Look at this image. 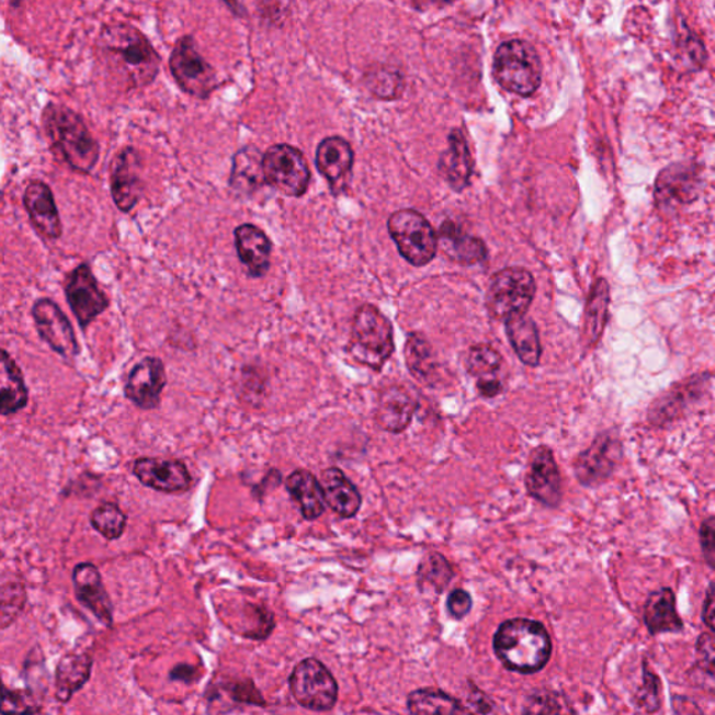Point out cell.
Returning a JSON list of instances; mask_svg holds the SVG:
<instances>
[{
    "label": "cell",
    "mask_w": 715,
    "mask_h": 715,
    "mask_svg": "<svg viewBox=\"0 0 715 715\" xmlns=\"http://www.w3.org/2000/svg\"><path fill=\"white\" fill-rule=\"evenodd\" d=\"M101 58L127 89L152 83L160 70V56L150 41L129 24H112L99 41Z\"/></svg>",
    "instance_id": "cell-1"
},
{
    "label": "cell",
    "mask_w": 715,
    "mask_h": 715,
    "mask_svg": "<svg viewBox=\"0 0 715 715\" xmlns=\"http://www.w3.org/2000/svg\"><path fill=\"white\" fill-rule=\"evenodd\" d=\"M493 650L510 671L530 676L549 662L553 640L543 623L515 617L499 626L493 637Z\"/></svg>",
    "instance_id": "cell-2"
},
{
    "label": "cell",
    "mask_w": 715,
    "mask_h": 715,
    "mask_svg": "<svg viewBox=\"0 0 715 715\" xmlns=\"http://www.w3.org/2000/svg\"><path fill=\"white\" fill-rule=\"evenodd\" d=\"M45 130L58 156L71 170L90 173L100 158V146L76 112L49 105L44 114Z\"/></svg>",
    "instance_id": "cell-3"
},
{
    "label": "cell",
    "mask_w": 715,
    "mask_h": 715,
    "mask_svg": "<svg viewBox=\"0 0 715 715\" xmlns=\"http://www.w3.org/2000/svg\"><path fill=\"white\" fill-rule=\"evenodd\" d=\"M393 325L375 305H362L352 319L350 352L361 365L382 371L395 352Z\"/></svg>",
    "instance_id": "cell-4"
},
{
    "label": "cell",
    "mask_w": 715,
    "mask_h": 715,
    "mask_svg": "<svg viewBox=\"0 0 715 715\" xmlns=\"http://www.w3.org/2000/svg\"><path fill=\"white\" fill-rule=\"evenodd\" d=\"M493 76L509 93L530 97L540 89L543 64L533 45L523 39L506 41L495 54Z\"/></svg>",
    "instance_id": "cell-5"
},
{
    "label": "cell",
    "mask_w": 715,
    "mask_h": 715,
    "mask_svg": "<svg viewBox=\"0 0 715 715\" xmlns=\"http://www.w3.org/2000/svg\"><path fill=\"white\" fill-rule=\"evenodd\" d=\"M535 293V280L529 270L521 268L500 270L490 280L488 287L489 315L500 321L525 315L533 304Z\"/></svg>",
    "instance_id": "cell-6"
},
{
    "label": "cell",
    "mask_w": 715,
    "mask_h": 715,
    "mask_svg": "<svg viewBox=\"0 0 715 715\" xmlns=\"http://www.w3.org/2000/svg\"><path fill=\"white\" fill-rule=\"evenodd\" d=\"M390 237L398 252L408 263L421 268L436 257L439 241L435 229L421 213L402 208L393 213L387 222Z\"/></svg>",
    "instance_id": "cell-7"
},
{
    "label": "cell",
    "mask_w": 715,
    "mask_h": 715,
    "mask_svg": "<svg viewBox=\"0 0 715 715\" xmlns=\"http://www.w3.org/2000/svg\"><path fill=\"white\" fill-rule=\"evenodd\" d=\"M290 691L296 703L310 712H330L339 700V683L324 662L306 658L290 677Z\"/></svg>",
    "instance_id": "cell-8"
},
{
    "label": "cell",
    "mask_w": 715,
    "mask_h": 715,
    "mask_svg": "<svg viewBox=\"0 0 715 715\" xmlns=\"http://www.w3.org/2000/svg\"><path fill=\"white\" fill-rule=\"evenodd\" d=\"M265 185L288 197L304 196L310 182V170L303 151L290 145H275L263 155Z\"/></svg>",
    "instance_id": "cell-9"
},
{
    "label": "cell",
    "mask_w": 715,
    "mask_h": 715,
    "mask_svg": "<svg viewBox=\"0 0 715 715\" xmlns=\"http://www.w3.org/2000/svg\"><path fill=\"white\" fill-rule=\"evenodd\" d=\"M170 68L182 91L197 99H207L217 87L216 71L197 53L192 37L178 41L172 50Z\"/></svg>",
    "instance_id": "cell-10"
},
{
    "label": "cell",
    "mask_w": 715,
    "mask_h": 715,
    "mask_svg": "<svg viewBox=\"0 0 715 715\" xmlns=\"http://www.w3.org/2000/svg\"><path fill=\"white\" fill-rule=\"evenodd\" d=\"M66 299L83 329L109 308L110 299L99 287L89 264H81L66 280Z\"/></svg>",
    "instance_id": "cell-11"
},
{
    "label": "cell",
    "mask_w": 715,
    "mask_h": 715,
    "mask_svg": "<svg viewBox=\"0 0 715 715\" xmlns=\"http://www.w3.org/2000/svg\"><path fill=\"white\" fill-rule=\"evenodd\" d=\"M622 446L617 438L600 435L591 446L576 458L575 473L585 487H599L614 474L621 462Z\"/></svg>",
    "instance_id": "cell-12"
},
{
    "label": "cell",
    "mask_w": 715,
    "mask_h": 715,
    "mask_svg": "<svg viewBox=\"0 0 715 715\" xmlns=\"http://www.w3.org/2000/svg\"><path fill=\"white\" fill-rule=\"evenodd\" d=\"M33 316L41 339L50 349L65 358L79 354L73 326L58 305L50 299H38L33 306Z\"/></svg>",
    "instance_id": "cell-13"
},
{
    "label": "cell",
    "mask_w": 715,
    "mask_h": 715,
    "mask_svg": "<svg viewBox=\"0 0 715 715\" xmlns=\"http://www.w3.org/2000/svg\"><path fill=\"white\" fill-rule=\"evenodd\" d=\"M167 386V372L163 362L147 356L133 367L125 386V395L141 410H155L160 406L161 395Z\"/></svg>",
    "instance_id": "cell-14"
},
{
    "label": "cell",
    "mask_w": 715,
    "mask_h": 715,
    "mask_svg": "<svg viewBox=\"0 0 715 715\" xmlns=\"http://www.w3.org/2000/svg\"><path fill=\"white\" fill-rule=\"evenodd\" d=\"M354 150L342 137H326L316 150V167L329 182L333 195L340 196L350 185L352 167H354Z\"/></svg>",
    "instance_id": "cell-15"
},
{
    "label": "cell",
    "mask_w": 715,
    "mask_h": 715,
    "mask_svg": "<svg viewBox=\"0 0 715 715\" xmlns=\"http://www.w3.org/2000/svg\"><path fill=\"white\" fill-rule=\"evenodd\" d=\"M529 493L546 508H556L561 502V477L553 451L546 446L536 447L531 456L525 477Z\"/></svg>",
    "instance_id": "cell-16"
},
{
    "label": "cell",
    "mask_w": 715,
    "mask_h": 715,
    "mask_svg": "<svg viewBox=\"0 0 715 715\" xmlns=\"http://www.w3.org/2000/svg\"><path fill=\"white\" fill-rule=\"evenodd\" d=\"M133 473L143 485L158 492H183L192 485L191 473L178 459L143 457L135 463Z\"/></svg>",
    "instance_id": "cell-17"
},
{
    "label": "cell",
    "mask_w": 715,
    "mask_h": 715,
    "mask_svg": "<svg viewBox=\"0 0 715 715\" xmlns=\"http://www.w3.org/2000/svg\"><path fill=\"white\" fill-rule=\"evenodd\" d=\"M139 170V155L130 147L122 150L112 166V197L121 212H132L139 202L143 191Z\"/></svg>",
    "instance_id": "cell-18"
},
{
    "label": "cell",
    "mask_w": 715,
    "mask_h": 715,
    "mask_svg": "<svg viewBox=\"0 0 715 715\" xmlns=\"http://www.w3.org/2000/svg\"><path fill=\"white\" fill-rule=\"evenodd\" d=\"M235 248L241 263L252 279L268 274L272 264L273 243L265 232L253 224L235 229Z\"/></svg>",
    "instance_id": "cell-19"
},
{
    "label": "cell",
    "mask_w": 715,
    "mask_h": 715,
    "mask_svg": "<svg viewBox=\"0 0 715 715\" xmlns=\"http://www.w3.org/2000/svg\"><path fill=\"white\" fill-rule=\"evenodd\" d=\"M418 408L416 396L405 386L395 385L382 391L375 420L383 431L401 433L412 421Z\"/></svg>",
    "instance_id": "cell-20"
},
{
    "label": "cell",
    "mask_w": 715,
    "mask_h": 715,
    "mask_svg": "<svg viewBox=\"0 0 715 715\" xmlns=\"http://www.w3.org/2000/svg\"><path fill=\"white\" fill-rule=\"evenodd\" d=\"M24 206L33 226L45 238L58 239L63 235V223L56 208L53 191L44 182L30 183L24 193Z\"/></svg>",
    "instance_id": "cell-21"
},
{
    "label": "cell",
    "mask_w": 715,
    "mask_h": 715,
    "mask_svg": "<svg viewBox=\"0 0 715 715\" xmlns=\"http://www.w3.org/2000/svg\"><path fill=\"white\" fill-rule=\"evenodd\" d=\"M76 595L84 606L104 622L112 625V602L100 576L99 569L91 564L76 566L73 571Z\"/></svg>",
    "instance_id": "cell-22"
},
{
    "label": "cell",
    "mask_w": 715,
    "mask_h": 715,
    "mask_svg": "<svg viewBox=\"0 0 715 715\" xmlns=\"http://www.w3.org/2000/svg\"><path fill=\"white\" fill-rule=\"evenodd\" d=\"M326 506L341 519L355 518L362 506V495L340 468L330 467L320 475Z\"/></svg>",
    "instance_id": "cell-23"
},
{
    "label": "cell",
    "mask_w": 715,
    "mask_h": 715,
    "mask_svg": "<svg viewBox=\"0 0 715 715\" xmlns=\"http://www.w3.org/2000/svg\"><path fill=\"white\" fill-rule=\"evenodd\" d=\"M439 172L456 192L464 191L472 182L473 160L462 130H453L449 137V148L439 161Z\"/></svg>",
    "instance_id": "cell-24"
},
{
    "label": "cell",
    "mask_w": 715,
    "mask_h": 715,
    "mask_svg": "<svg viewBox=\"0 0 715 715\" xmlns=\"http://www.w3.org/2000/svg\"><path fill=\"white\" fill-rule=\"evenodd\" d=\"M699 186L697 173L692 167H668L658 175L656 183V201L662 207L673 203L686 204L693 202Z\"/></svg>",
    "instance_id": "cell-25"
},
{
    "label": "cell",
    "mask_w": 715,
    "mask_h": 715,
    "mask_svg": "<svg viewBox=\"0 0 715 715\" xmlns=\"http://www.w3.org/2000/svg\"><path fill=\"white\" fill-rule=\"evenodd\" d=\"M229 185L242 196L253 195L265 185L263 173V155L259 148L247 146L234 156Z\"/></svg>",
    "instance_id": "cell-26"
},
{
    "label": "cell",
    "mask_w": 715,
    "mask_h": 715,
    "mask_svg": "<svg viewBox=\"0 0 715 715\" xmlns=\"http://www.w3.org/2000/svg\"><path fill=\"white\" fill-rule=\"evenodd\" d=\"M29 390L22 371L7 351L0 350V416H10L27 406Z\"/></svg>",
    "instance_id": "cell-27"
},
{
    "label": "cell",
    "mask_w": 715,
    "mask_h": 715,
    "mask_svg": "<svg viewBox=\"0 0 715 715\" xmlns=\"http://www.w3.org/2000/svg\"><path fill=\"white\" fill-rule=\"evenodd\" d=\"M439 235L444 253L458 264L483 263L488 258V249L481 239L464 232L451 219L442 224Z\"/></svg>",
    "instance_id": "cell-28"
},
{
    "label": "cell",
    "mask_w": 715,
    "mask_h": 715,
    "mask_svg": "<svg viewBox=\"0 0 715 715\" xmlns=\"http://www.w3.org/2000/svg\"><path fill=\"white\" fill-rule=\"evenodd\" d=\"M291 498L298 503L300 513L306 520L319 519L326 510V500L324 490H321L319 479L306 469H296L285 479Z\"/></svg>",
    "instance_id": "cell-29"
},
{
    "label": "cell",
    "mask_w": 715,
    "mask_h": 715,
    "mask_svg": "<svg viewBox=\"0 0 715 715\" xmlns=\"http://www.w3.org/2000/svg\"><path fill=\"white\" fill-rule=\"evenodd\" d=\"M645 622L652 636L683 631V621L678 615L677 599L671 589H661L648 597Z\"/></svg>",
    "instance_id": "cell-30"
},
{
    "label": "cell",
    "mask_w": 715,
    "mask_h": 715,
    "mask_svg": "<svg viewBox=\"0 0 715 715\" xmlns=\"http://www.w3.org/2000/svg\"><path fill=\"white\" fill-rule=\"evenodd\" d=\"M608 308H610V285L605 279H599L592 284L585 311L583 341L585 349H594L606 326Z\"/></svg>",
    "instance_id": "cell-31"
},
{
    "label": "cell",
    "mask_w": 715,
    "mask_h": 715,
    "mask_svg": "<svg viewBox=\"0 0 715 715\" xmlns=\"http://www.w3.org/2000/svg\"><path fill=\"white\" fill-rule=\"evenodd\" d=\"M93 660L87 654L71 652L60 660L56 668V697L60 702H69L89 681Z\"/></svg>",
    "instance_id": "cell-32"
},
{
    "label": "cell",
    "mask_w": 715,
    "mask_h": 715,
    "mask_svg": "<svg viewBox=\"0 0 715 715\" xmlns=\"http://www.w3.org/2000/svg\"><path fill=\"white\" fill-rule=\"evenodd\" d=\"M504 324L510 344H512L520 361L529 366L538 365L541 360V342L538 329H536L534 320L527 318L525 315H521L504 321Z\"/></svg>",
    "instance_id": "cell-33"
},
{
    "label": "cell",
    "mask_w": 715,
    "mask_h": 715,
    "mask_svg": "<svg viewBox=\"0 0 715 715\" xmlns=\"http://www.w3.org/2000/svg\"><path fill=\"white\" fill-rule=\"evenodd\" d=\"M407 367L416 379L433 385L439 375V365L429 341L420 333L408 336L406 344Z\"/></svg>",
    "instance_id": "cell-34"
},
{
    "label": "cell",
    "mask_w": 715,
    "mask_h": 715,
    "mask_svg": "<svg viewBox=\"0 0 715 715\" xmlns=\"http://www.w3.org/2000/svg\"><path fill=\"white\" fill-rule=\"evenodd\" d=\"M407 708L411 714H464L468 708L451 694L439 689H420L407 699Z\"/></svg>",
    "instance_id": "cell-35"
},
{
    "label": "cell",
    "mask_w": 715,
    "mask_h": 715,
    "mask_svg": "<svg viewBox=\"0 0 715 715\" xmlns=\"http://www.w3.org/2000/svg\"><path fill=\"white\" fill-rule=\"evenodd\" d=\"M418 586L421 590H431L442 594L454 577V570L449 560L441 554H429L418 568Z\"/></svg>",
    "instance_id": "cell-36"
},
{
    "label": "cell",
    "mask_w": 715,
    "mask_h": 715,
    "mask_svg": "<svg viewBox=\"0 0 715 715\" xmlns=\"http://www.w3.org/2000/svg\"><path fill=\"white\" fill-rule=\"evenodd\" d=\"M91 523L106 540H117L126 529V514L114 503H104L91 514Z\"/></svg>",
    "instance_id": "cell-37"
},
{
    "label": "cell",
    "mask_w": 715,
    "mask_h": 715,
    "mask_svg": "<svg viewBox=\"0 0 715 715\" xmlns=\"http://www.w3.org/2000/svg\"><path fill=\"white\" fill-rule=\"evenodd\" d=\"M503 360L499 352L488 344L473 347L467 356V370L477 377H489L502 367Z\"/></svg>",
    "instance_id": "cell-38"
},
{
    "label": "cell",
    "mask_w": 715,
    "mask_h": 715,
    "mask_svg": "<svg viewBox=\"0 0 715 715\" xmlns=\"http://www.w3.org/2000/svg\"><path fill=\"white\" fill-rule=\"evenodd\" d=\"M637 706L646 713L657 712L661 706L660 700V679L650 671L645 669V683L637 694Z\"/></svg>",
    "instance_id": "cell-39"
},
{
    "label": "cell",
    "mask_w": 715,
    "mask_h": 715,
    "mask_svg": "<svg viewBox=\"0 0 715 715\" xmlns=\"http://www.w3.org/2000/svg\"><path fill=\"white\" fill-rule=\"evenodd\" d=\"M559 694L554 692H538L533 694L525 704L524 713L527 714H553L569 712L564 707Z\"/></svg>",
    "instance_id": "cell-40"
},
{
    "label": "cell",
    "mask_w": 715,
    "mask_h": 715,
    "mask_svg": "<svg viewBox=\"0 0 715 715\" xmlns=\"http://www.w3.org/2000/svg\"><path fill=\"white\" fill-rule=\"evenodd\" d=\"M39 708H35L32 703H29L27 697L23 692L10 691L7 686L0 683V713H37Z\"/></svg>",
    "instance_id": "cell-41"
},
{
    "label": "cell",
    "mask_w": 715,
    "mask_h": 715,
    "mask_svg": "<svg viewBox=\"0 0 715 715\" xmlns=\"http://www.w3.org/2000/svg\"><path fill=\"white\" fill-rule=\"evenodd\" d=\"M697 667L702 672L707 673L710 678H714V637L712 633H704L697 640Z\"/></svg>",
    "instance_id": "cell-42"
},
{
    "label": "cell",
    "mask_w": 715,
    "mask_h": 715,
    "mask_svg": "<svg viewBox=\"0 0 715 715\" xmlns=\"http://www.w3.org/2000/svg\"><path fill=\"white\" fill-rule=\"evenodd\" d=\"M700 545H702L703 556L706 559L710 568H715V520L714 515H710L707 520L703 521L702 529H700Z\"/></svg>",
    "instance_id": "cell-43"
},
{
    "label": "cell",
    "mask_w": 715,
    "mask_h": 715,
    "mask_svg": "<svg viewBox=\"0 0 715 715\" xmlns=\"http://www.w3.org/2000/svg\"><path fill=\"white\" fill-rule=\"evenodd\" d=\"M473 608L472 595L466 590H453L447 599V611L454 620H463Z\"/></svg>",
    "instance_id": "cell-44"
},
{
    "label": "cell",
    "mask_w": 715,
    "mask_h": 715,
    "mask_svg": "<svg viewBox=\"0 0 715 715\" xmlns=\"http://www.w3.org/2000/svg\"><path fill=\"white\" fill-rule=\"evenodd\" d=\"M231 697L235 702L253 704V706H265L262 694L254 688L253 682H238L231 688Z\"/></svg>",
    "instance_id": "cell-45"
},
{
    "label": "cell",
    "mask_w": 715,
    "mask_h": 715,
    "mask_svg": "<svg viewBox=\"0 0 715 715\" xmlns=\"http://www.w3.org/2000/svg\"><path fill=\"white\" fill-rule=\"evenodd\" d=\"M714 617H715V591H714V583H712L708 587L706 600H704V606H703V621L704 623H706L710 632L714 631Z\"/></svg>",
    "instance_id": "cell-46"
},
{
    "label": "cell",
    "mask_w": 715,
    "mask_h": 715,
    "mask_svg": "<svg viewBox=\"0 0 715 715\" xmlns=\"http://www.w3.org/2000/svg\"><path fill=\"white\" fill-rule=\"evenodd\" d=\"M478 391L484 397H497L502 391V383L495 377H481L478 382Z\"/></svg>",
    "instance_id": "cell-47"
},
{
    "label": "cell",
    "mask_w": 715,
    "mask_h": 715,
    "mask_svg": "<svg viewBox=\"0 0 715 715\" xmlns=\"http://www.w3.org/2000/svg\"><path fill=\"white\" fill-rule=\"evenodd\" d=\"M170 678L173 679V681L192 683L196 678V669L191 666H185V663H181V666L172 669Z\"/></svg>",
    "instance_id": "cell-48"
},
{
    "label": "cell",
    "mask_w": 715,
    "mask_h": 715,
    "mask_svg": "<svg viewBox=\"0 0 715 715\" xmlns=\"http://www.w3.org/2000/svg\"><path fill=\"white\" fill-rule=\"evenodd\" d=\"M224 2H227L229 7H235V4H237V0H224Z\"/></svg>",
    "instance_id": "cell-49"
},
{
    "label": "cell",
    "mask_w": 715,
    "mask_h": 715,
    "mask_svg": "<svg viewBox=\"0 0 715 715\" xmlns=\"http://www.w3.org/2000/svg\"><path fill=\"white\" fill-rule=\"evenodd\" d=\"M20 2H22V0H13V4H14V7H18V4H19Z\"/></svg>",
    "instance_id": "cell-50"
}]
</instances>
